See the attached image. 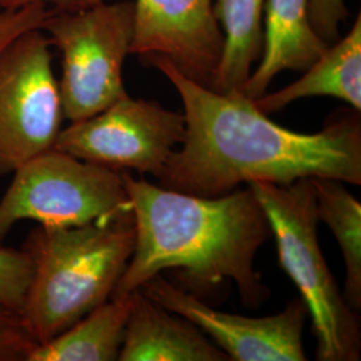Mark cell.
<instances>
[{
  "mask_svg": "<svg viewBox=\"0 0 361 361\" xmlns=\"http://www.w3.org/2000/svg\"><path fill=\"white\" fill-rule=\"evenodd\" d=\"M145 61L178 91L186 123L183 141L158 177L159 186L219 197L250 182L288 185L331 178L360 185L361 125L356 111L336 118L319 133L302 134L274 123L241 91L221 94L205 87L161 55Z\"/></svg>",
  "mask_w": 361,
  "mask_h": 361,
  "instance_id": "obj_1",
  "label": "cell"
},
{
  "mask_svg": "<svg viewBox=\"0 0 361 361\" xmlns=\"http://www.w3.org/2000/svg\"><path fill=\"white\" fill-rule=\"evenodd\" d=\"M135 225L133 256L111 298L128 297L162 271H180L193 289L233 281L246 307L269 295L255 269L271 235L267 216L247 186L219 197L180 193L122 171Z\"/></svg>",
  "mask_w": 361,
  "mask_h": 361,
  "instance_id": "obj_2",
  "label": "cell"
},
{
  "mask_svg": "<svg viewBox=\"0 0 361 361\" xmlns=\"http://www.w3.org/2000/svg\"><path fill=\"white\" fill-rule=\"evenodd\" d=\"M133 213L79 226L38 225L23 250L32 264L22 319L37 345L113 296L133 256Z\"/></svg>",
  "mask_w": 361,
  "mask_h": 361,
  "instance_id": "obj_3",
  "label": "cell"
},
{
  "mask_svg": "<svg viewBox=\"0 0 361 361\" xmlns=\"http://www.w3.org/2000/svg\"><path fill=\"white\" fill-rule=\"evenodd\" d=\"M269 222L280 265L296 284L312 319L320 361L360 360L357 313L350 310L329 269L317 235V207L312 178L288 185L250 182Z\"/></svg>",
  "mask_w": 361,
  "mask_h": 361,
  "instance_id": "obj_4",
  "label": "cell"
},
{
  "mask_svg": "<svg viewBox=\"0 0 361 361\" xmlns=\"http://www.w3.org/2000/svg\"><path fill=\"white\" fill-rule=\"evenodd\" d=\"M42 31L62 54L58 82L70 123L95 116L128 94L122 70L134 38V1L51 10Z\"/></svg>",
  "mask_w": 361,
  "mask_h": 361,
  "instance_id": "obj_5",
  "label": "cell"
},
{
  "mask_svg": "<svg viewBox=\"0 0 361 361\" xmlns=\"http://www.w3.org/2000/svg\"><path fill=\"white\" fill-rule=\"evenodd\" d=\"M0 200V244L19 221L79 226L130 213L122 171L51 149L13 173Z\"/></svg>",
  "mask_w": 361,
  "mask_h": 361,
  "instance_id": "obj_6",
  "label": "cell"
},
{
  "mask_svg": "<svg viewBox=\"0 0 361 361\" xmlns=\"http://www.w3.org/2000/svg\"><path fill=\"white\" fill-rule=\"evenodd\" d=\"M50 47L42 30H31L0 51V176L54 149L62 130Z\"/></svg>",
  "mask_w": 361,
  "mask_h": 361,
  "instance_id": "obj_7",
  "label": "cell"
},
{
  "mask_svg": "<svg viewBox=\"0 0 361 361\" xmlns=\"http://www.w3.org/2000/svg\"><path fill=\"white\" fill-rule=\"evenodd\" d=\"M185 130L183 114L126 94L95 116L61 130L54 149L104 168L158 178Z\"/></svg>",
  "mask_w": 361,
  "mask_h": 361,
  "instance_id": "obj_8",
  "label": "cell"
},
{
  "mask_svg": "<svg viewBox=\"0 0 361 361\" xmlns=\"http://www.w3.org/2000/svg\"><path fill=\"white\" fill-rule=\"evenodd\" d=\"M146 296L189 320L234 361H305L302 331L308 310L301 298L277 314L247 317L214 310L155 274L140 288Z\"/></svg>",
  "mask_w": 361,
  "mask_h": 361,
  "instance_id": "obj_9",
  "label": "cell"
},
{
  "mask_svg": "<svg viewBox=\"0 0 361 361\" xmlns=\"http://www.w3.org/2000/svg\"><path fill=\"white\" fill-rule=\"evenodd\" d=\"M224 35L212 0H135L130 54L161 55L185 77L212 89Z\"/></svg>",
  "mask_w": 361,
  "mask_h": 361,
  "instance_id": "obj_10",
  "label": "cell"
},
{
  "mask_svg": "<svg viewBox=\"0 0 361 361\" xmlns=\"http://www.w3.org/2000/svg\"><path fill=\"white\" fill-rule=\"evenodd\" d=\"M131 310L119 361H226V353L189 320L174 316L141 289Z\"/></svg>",
  "mask_w": 361,
  "mask_h": 361,
  "instance_id": "obj_11",
  "label": "cell"
},
{
  "mask_svg": "<svg viewBox=\"0 0 361 361\" xmlns=\"http://www.w3.org/2000/svg\"><path fill=\"white\" fill-rule=\"evenodd\" d=\"M262 58L244 86L257 99L285 70L305 71L329 46L312 26L310 0H265Z\"/></svg>",
  "mask_w": 361,
  "mask_h": 361,
  "instance_id": "obj_12",
  "label": "cell"
},
{
  "mask_svg": "<svg viewBox=\"0 0 361 361\" xmlns=\"http://www.w3.org/2000/svg\"><path fill=\"white\" fill-rule=\"evenodd\" d=\"M332 97L361 110V18L345 38L329 44L305 70V74L281 90L264 94L253 102L267 116L280 111L298 99Z\"/></svg>",
  "mask_w": 361,
  "mask_h": 361,
  "instance_id": "obj_13",
  "label": "cell"
},
{
  "mask_svg": "<svg viewBox=\"0 0 361 361\" xmlns=\"http://www.w3.org/2000/svg\"><path fill=\"white\" fill-rule=\"evenodd\" d=\"M131 310V296L110 298L51 340L35 345L27 361H116Z\"/></svg>",
  "mask_w": 361,
  "mask_h": 361,
  "instance_id": "obj_14",
  "label": "cell"
},
{
  "mask_svg": "<svg viewBox=\"0 0 361 361\" xmlns=\"http://www.w3.org/2000/svg\"><path fill=\"white\" fill-rule=\"evenodd\" d=\"M265 0H217L214 16L224 35V47L212 83L221 94L244 91L252 67L262 52V13Z\"/></svg>",
  "mask_w": 361,
  "mask_h": 361,
  "instance_id": "obj_15",
  "label": "cell"
},
{
  "mask_svg": "<svg viewBox=\"0 0 361 361\" xmlns=\"http://www.w3.org/2000/svg\"><path fill=\"white\" fill-rule=\"evenodd\" d=\"M319 221L329 228L343 253L345 267V292L350 310L361 308V204L344 182L312 178Z\"/></svg>",
  "mask_w": 361,
  "mask_h": 361,
  "instance_id": "obj_16",
  "label": "cell"
},
{
  "mask_svg": "<svg viewBox=\"0 0 361 361\" xmlns=\"http://www.w3.org/2000/svg\"><path fill=\"white\" fill-rule=\"evenodd\" d=\"M32 264L23 249L0 246V305L22 313Z\"/></svg>",
  "mask_w": 361,
  "mask_h": 361,
  "instance_id": "obj_17",
  "label": "cell"
},
{
  "mask_svg": "<svg viewBox=\"0 0 361 361\" xmlns=\"http://www.w3.org/2000/svg\"><path fill=\"white\" fill-rule=\"evenodd\" d=\"M35 345L22 314L0 305V361H27Z\"/></svg>",
  "mask_w": 361,
  "mask_h": 361,
  "instance_id": "obj_18",
  "label": "cell"
},
{
  "mask_svg": "<svg viewBox=\"0 0 361 361\" xmlns=\"http://www.w3.org/2000/svg\"><path fill=\"white\" fill-rule=\"evenodd\" d=\"M51 10L44 4L22 7L0 6V51L13 39L31 30H42Z\"/></svg>",
  "mask_w": 361,
  "mask_h": 361,
  "instance_id": "obj_19",
  "label": "cell"
},
{
  "mask_svg": "<svg viewBox=\"0 0 361 361\" xmlns=\"http://www.w3.org/2000/svg\"><path fill=\"white\" fill-rule=\"evenodd\" d=\"M310 16L316 32L331 44L338 39L340 23L348 16L345 0H310Z\"/></svg>",
  "mask_w": 361,
  "mask_h": 361,
  "instance_id": "obj_20",
  "label": "cell"
},
{
  "mask_svg": "<svg viewBox=\"0 0 361 361\" xmlns=\"http://www.w3.org/2000/svg\"><path fill=\"white\" fill-rule=\"evenodd\" d=\"M106 0H0L3 7H22L28 4L52 6V11H79L85 10Z\"/></svg>",
  "mask_w": 361,
  "mask_h": 361,
  "instance_id": "obj_21",
  "label": "cell"
}]
</instances>
